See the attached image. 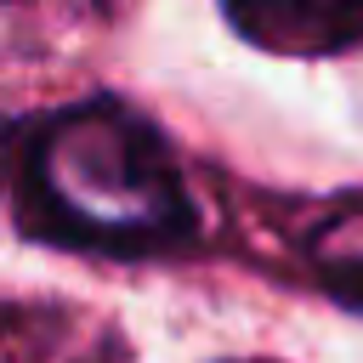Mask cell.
Segmentation results:
<instances>
[{
  "label": "cell",
  "mask_w": 363,
  "mask_h": 363,
  "mask_svg": "<svg viewBox=\"0 0 363 363\" xmlns=\"http://www.w3.org/2000/svg\"><path fill=\"white\" fill-rule=\"evenodd\" d=\"M0 176L17 233L51 250L153 261L199 238V204L170 136L108 91L6 125Z\"/></svg>",
  "instance_id": "cell-1"
},
{
  "label": "cell",
  "mask_w": 363,
  "mask_h": 363,
  "mask_svg": "<svg viewBox=\"0 0 363 363\" xmlns=\"http://www.w3.org/2000/svg\"><path fill=\"white\" fill-rule=\"evenodd\" d=\"M221 17L272 57H346L363 45V0H221Z\"/></svg>",
  "instance_id": "cell-2"
},
{
  "label": "cell",
  "mask_w": 363,
  "mask_h": 363,
  "mask_svg": "<svg viewBox=\"0 0 363 363\" xmlns=\"http://www.w3.org/2000/svg\"><path fill=\"white\" fill-rule=\"evenodd\" d=\"M295 250L312 272V284L346 306V312H363V199H335L323 204L301 233H295Z\"/></svg>",
  "instance_id": "cell-3"
},
{
  "label": "cell",
  "mask_w": 363,
  "mask_h": 363,
  "mask_svg": "<svg viewBox=\"0 0 363 363\" xmlns=\"http://www.w3.org/2000/svg\"><path fill=\"white\" fill-rule=\"evenodd\" d=\"M227 363H267V357H227Z\"/></svg>",
  "instance_id": "cell-4"
}]
</instances>
